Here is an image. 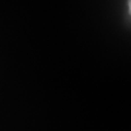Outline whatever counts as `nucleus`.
<instances>
[{
    "instance_id": "1",
    "label": "nucleus",
    "mask_w": 131,
    "mask_h": 131,
    "mask_svg": "<svg viewBox=\"0 0 131 131\" xmlns=\"http://www.w3.org/2000/svg\"><path fill=\"white\" fill-rule=\"evenodd\" d=\"M129 11H130V14H131V0H129Z\"/></svg>"
}]
</instances>
